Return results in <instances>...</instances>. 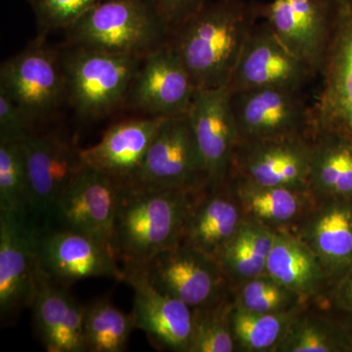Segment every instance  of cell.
I'll return each mask as SVG.
<instances>
[{
  "mask_svg": "<svg viewBox=\"0 0 352 352\" xmlns=\"http://www.w3.org/2000/svg\"><path fill=\"white\" fill-rule=\"evenodd\" d=\"M0 89L23 109L32 122L46 117L67 96L60 57L43 43L32 44L1 65Z\"/></svg>",
  "mask_w": 352,
  "mask_h": 352,
  "instance_id": "obj_12",
  "label": "cell"
},
{
  "mask_svg": "<svg viewBox=\"0 0 352 352\" xmlns=\"http://www.w3.org/2000/svg\"><path fill=\"white\" fill-rule=\"evenodd\" d=\"M308 187L315 198L352 197V138L315 126Z\"/></svg>",
  "mask_w": 352,
  "mask_h": 352,
  "instance_id": "obj_23",
  "label": "cell"
},
{
  "mask_svg": "<svg viewBox=\"0 0 352 352\" xmlns=\"http://www.w3.org/2000/svg\"><path fill=\"white\" fill-rule=\"evenodd\" d=\"M265 273L302 302L320 291L327 274L316 254L300 238L281 231L276 232Z\"/></svg>",
  "mask_w": 352,
  "mask_h": 352,
  "instance_id": "obj_25",
  "label": "cell"
},
{
  "mask_svg": "<svg viewBox=\"0 0 352 352\" xmlns=\"http://www.w3.org/2000/svg\"><path fill=\"white\" fill-rule=\"evenodd\" d=\"M124 272V282L133 289L134 327L143 331L157 349L189 352L193 308L155 288L143 268Z\"/></svg>",
  "mask_w": 352,
  "mask_h": 352,
  "instance_id": "obj_19",
  "label": "cell"
},
{
  "mask_svg": "<svg viewBox=\"0 0 352 352\" xmlns=\"http://www.w3.org/2000/svg\"><path fill=\"white\" fill-rule=\"evenodd\" d=\"M234 300L229 295L219 302L193 309V329L189 352L236 351L231 327Z\"/></svg>",
  "mask_w": 352,
  "mask_h": 352,
  "instance_id": "obj_30",
  "label": "cell"
},
{
  "mask_svg": "<svg viewBox=\"0 0 352 352\" xmlns=\"http://www.w3.org/2000/svg\"><path fill=\"white\" fill-rule=\"evenodd\" d=\"M38 261L44 274L62 286L91 278L124 281V270L107 248L68 229H38Z\"/></svg>",
  "mask_w": 352,
  "mask_h": 352,
  "instance_id": "obj_17",
  "label": "cell"
},
{
  "mask_svg": "<svg viewBox=\"0 0 352 352\" xmlns=\"http://www.w3.org/2000/svg\"><path fill=\"white\" fill-rule=\"evenodd\" d=\"M24 154L32 217H53L59 199L85 166L80 150L57 134H34L21 142Z\"/></svg>",
  "mask_w": 352,
  "mask_h": 352,
  "instance_id": "obj_14",
  "label": "cell"
},
{
  "mask_svg": "<svg viewBox=\"0 0 352 352\" xmlns=\"http://www.w3.org/2000/svg\"><path fill=\"white\" fill-rule=\"evenodd\" d=\"M347 340V344H349V349H352V321L349 323V327L344 331Z\"/></svg>",
  "mask_w": 352,
  "mask_h": 352,
  "instance_id": "obj_38",
  "label": "cell"
},
{
  "mask_svg": "<svg viewBox=\"0 0 352 352\" xmlns=\"http://www.w3.org/2000/svg\"><path fill=\"white\" fill-rule=\"evenodd\" d=\"M38 228L31 217L0 212V317L12 324L38 292Z\"/></svg>",
  "mask_w": 352,
  "mask_h": 352,
  "instance_id": "obj_6",
  "label": "cell"
},
{
  "mask_svg": "<svg viewBox=\"0 0 352 352\" xmlns=\"http://www.w3.org/2000/svg\"><path fill=\"white\" fill-rule=\"evenodd\" d=\"M122 186L147 189L208 188L207 171L188 113L164 118L138 173Z\"/></svg>",
  "mask_w": 352,
  "mask_h": 352,
  "instance_id": "obj_5",
  "label": "cell"
},
{
  "mask_svg": "<svg viewBox=\"0 0 352 352\" xmlns=\"http://www.w3.org/2000/svg\"><path fill=\"white\" fill-rule=\"evenodd\" d=\"M300 239L316 254L326 273L352 263V208L333 203L310 212Z\"/></svg>",
  "mask_w": 352,
  "mask_h": 352,
  "instance_id": "obj_24",
  "label": "cell"
},
{
  "mask_svg": "<svg viewBox=\"0 0 352 352\" xmlns=\"http://www.w3.org/2000/svg\"><path fill=\"white\" fill-rule=\"evenodd\" d=\"M133 330L131 314H126L108 298H98L85 305L83 332L87 351H126Z\"/></svg>",
  "mask_w": 352,
  "mask_h": 352,
  "instance_id": "obj_28",
  "label": "cell"
},
{
  "mask_svg": "<svg viewBox=\"0 0 352 352\" xmlns=\"http://www.w3.org/2000/svg\"><path fill=\"white\" fill-rule=\"evenodd\" d=\"M226 182L239 200L245 217L272 230L305 215L311 207L310 198H315L310 190L258 186L234 177L227 178Z\"/></svg>",
  "mask_w": 352,
  "mask_h": 352,
  "instance_id": "obj_26",
  "label": "cell"
},
{
  "mask_svg": "<svg viewBox=\"0 0 352 352\" xmlns=\"http://www.w3.org/2000/svg\"><path fill=\"white\" fill-rule=\"evenodd\" d=\"M163 117L124 120L113 124L96 144L80 150L85 166L126 185L138 173Z\"/></svg>",
  "mask_w": 352,
  "mask_h": 352,
  "instance_id": "obj_20",
  "label": "cell"
},
{
  "mask_svg": "<svg viewBox=\"0 0 352 352\" xmlns=\"http://www.w3.org/2000/svg\"><path fill=\"white\" fill-rule=\"evenodd\" d=\"M336 300L340 307L352 312V268L340 282Z\"/></svg>",
  "mask_w": 352,
  "mask_h": 352,
  "instance_id": "obj_37",
  "label": "cell"
},
{
  "mask_svg": "<svg viewBox=\"0 0 352 352\" xmlns=\"http://www.w3.org/2000/svg\"><path fill=\"white\" fill-rule=\"evenodd\" d=\"M196 90L168 43L143 58L124 104L152 117L187 115Z\"/></svg>",
  "mask_w": 352,
  "mask_h": 352,
  "instance_id": "obj_16",
  "label": "cell"
},
{
  "mask_svg": "<svg viewBox=\"0 0 352 352\" xmlns=\"http://www.w3.org/2000/svg\"><path fill=\"white\" fill-rule=\"evenodd\" d=\"M244 219L240 201L228 183L208 187L190 215L182 243L217 259Z\"/></svg>",
  "mask_w": 352,
  "mask_h": 352,
  "instance_id": "obj_22",
  "label": "cell"
},
{
  "mask_svg": "<svg viewBox=\"0 0 352 352\" xmlns=\"http://www.w3.org/2000/svg\"><path fill=\"white\" fill-rule=\"evenodd\" d=\"M103 0H31L38 24L46 31L68 29Z\"/></svg>",
  "mask_w": 352,
  "mask_h": 352,
  "instance_id": "obj_34",
  "label": "cell"
},
{
  "mask_svg": "<svg viewBox=\"0 0 352 352\" xmlns=\"http://www.w3.org/2000/svg\"><path fill=\"white\" fill-rule=\"evenodd\" d=\"M258 19V2L210 0L173 31L170 44L197 89L228 87L245 41Z\"/></svg>",
  "mask_w": 352,
  "mask_h": 352,
  "instance_id": "obj_1",
  "label": "cell"
},
{
  "mask_svg": "<svg viewBox=\"0 0 352 352\" xmlns=\"http://www.w3.org/2000/svg\"><path fill=\"white\" fill-rule=\"evenodd\" d=\"M231 103L239 141L314 134V107L305 101L303 90L263 87L231 91Z\"/></svg>",
  "mask_w": 352,
  "mask_h": 352,
  "instance_id": "obj_7",
  "label": "cell"
},
{
  "mask_svg": "<svg viewBox=\"0 0 352 352\" xmlns=\"http://www.w3.org/2000/svg\"><path fill=\"white\" fill-rule=\"evenodd\" d=\"M119 189L112 178L85 166L58 201L53 217L61 228L97 241L116 256L113 227Z\"/></svg>",
  "mask_w": 352,
  "mask_h": 352,
  "instance_id": "obj_13",
  "label": "cell"
},
{
  "mask_svg": "<svg viewBox=\"0 0 352 352\" xmlns=\"http://www.w3.org/2000/svg\"><path fill=\"white\" fill-rule=\"evenodd\" d=\"M315 126L352 138V0H335Z\"/></svg>",
  "mask_w": 352,
  "mask_h": 352,
  "instance_id": "obj_10",
  "label": "cell"
},
{
  "mask_svg": "<svg viewBox=\"0 0 352 352\" xmlns=\"http://www.w3.org/2000/svg\"><path fill=\"white\" fill-rule=\"evenodd\" d=\"M173 31L195 15L210 0H147Z\"/></svg>",
  "mask_w": 352,
  "mask_h": 352,
  "instance_id": "obj_36",
  "label": "cell"
},
{
  "mask_svg": "<svg viewBox=\"0 0 352 352\" xmlns=\"http://www.w3.org/2000/svg\"><path fill=\"white\" fill-rule=\"evenodd\" d=\"M205 189L120 186L113 249L122 270L144 268L157 254L180 244Z\"/></svg>",
  "mask_w": 352,
  "mask_h": 352,
  "instance_id": "obj_2",
  "label": "cell"
},
{
  "mask_svg": "<svg viewBox=\"0 0 352 352\" xmlns=\"http://www.w3.org/2000/svg\"><path fill=\"white\" fill-rule=\"evenodd\" d=\"M32 122L23 109L0 89V142H22L32 133Z\"/></svg>",
  "mask_w": 352,
  "mask_h": 352,
  "instance_id": "obj_35",
  "label": "cell"
},
{
  "mask_svg": "<svg viewBox=\"0 0 352 352\" xmlns=\"http://www.w3.org/2000/svg\"><path fill=\"white\" fill-rule=\"evenodd\" d=\"M315 76L261 21L245 41L228 87L232 92L263 87L303 90Z\"/></svg>",
  "mask_w": 352,
  "mask_h": 352,
  "instance_id": "obj_15",
  "label": "cell"
},
{
  "mask_svg": "<svg viewBox=\"0 0 352 352\" xmlns=\"http://www.w3.org/2000/svg\"><path fill=\"white\" fill-rule=\"evenodd\" d=\"M312 135L241 140L228 177L267 187L309 190Z\"/></svg>",
  "mask_w": 352,
  "mask_h": 352,
  "instance_id": "obj_9",
  "label": "cell"
},
{
  "mask_svg": "<svg viewBox=\"0 0 352 352\" xmlns=\"http://www.w3.org/2000/svg\"><path fill=\"white\" fill-rule=\"evenodd\" d=\"M188 116L207 171L208 187L223 185L239 143L230 89H197Z\"/></svg>",
  "mask_w": 352,
  "mask_h": 352,
  "instance_id": "obj_18",
  "label": "cell"
},
{
  "mask_svg": "<svg viewBox=\"0 0 352 352\" xmlns=\"http://www.w3.org/2000/svg\"><path fill=\"white\" fill-rule=\"evenodd\" d=\"M298 308L279 314H258L236 307L231 312V327L236 349L251 352L276 351L288 333Z\"/></svg>",
  "mask_w": 352,
  "mask_h": 352,
  "instance_id": "obj_29",
  "label": "cell"
},
{
  "mask_svg": "<svg viewBox=\"0 0 352 352\" xmlns=\"http://www.w3.org/2000/svg\"><path fill=\"white\" fill-rule=\"evenodd\" d=\"M344 349H349L344 331L319 315L298 312L276 351L337 352Z\"/></svg>",
  "mask_w": 352,
  "mask_h": 352,
  "instance_id": "obj_31",
  "label": "cell"
},
{
  "mask_svg": "<svg viewBox=\"0 0 352 352\" xmlns=\"http://www.w3.org/2000/svg\"><path fill=\"white\" fill-rule=\"evenodd\" d=\"M0 212L32 217L29 179L21 142H0Z\"/></svg>",
  "mask_w": 352,
  "mask_h": 352,
  "instance_id": "obj_32",
  "label": "cell"
},
{
  "mask_svg": "<svg viewBox=\"0 0 352 352\" xmlns=\"http://www.w3.org/2000/svg\"><path fill=\"white\" fill-rule=\"evenodd\" d=\"M59 57L69 101L89 119L105 117L126 103L143 60L75 45Z\"/></svg>",
  "mask_w": 352,
  "mask_h": 352,
  "instance_id": "obj_4",
  "label": "cell"
},
{
  "mask_svg": "<svg viewBox=\"0 0 352 352\" xmlns=\"http://www.w3.org/2000/svg\"><path fill=\"white\" fill-rule=\"evenodd\" d=\"M143 270L155 288L193 309L230 294L231 285L217 259L183 243L157 254Z\"/></svg>",
  "mask_w": 352,
  "mask_h": 352,
  "instance_id": "obj_8",
  "label": "cell"
},
{
  "mask_svg": "<svg viewBox=\"0 0 352 352\" xmlns=\"http://www.w3.org/2000/svg\"><path fill=\"white\" fill-rule=\"evenodd\" d=\"M275 237L276 232L270 227L245 217L237 232L217 256L231 286H240L265 273Z\"/></svg>",
  "mask_w": 352,
  "mask_h": 352,
  "instance_id": "obj_27",
  "label": "cell"
},
{
  "mask_svg": "<svg viewBox=\"0 0 352 352\" xmlns=\"http://www.w3.org/2000/svg\"><path fill=\"white\" fill-rule=\"evenodd\" d=\"M300 296L285 288L270 275L264 274L238 286L234 298L236 307L258 314H279L296 309Z\"/></svg>",
  "mask_w": 352,
  "mask_h": 352,
  "instance_id": "obj_33",
  "label": "cell"
},
{
  "mask_svg": "<svg viewBox=\"0 0 352 352\" xmlns=\"http://www.w3.org/2000/svg\"><path fill=\"white\" fill-rule=\"evenodd\" d=\"M36 333L48 352H85V305L65 286L46 276L38 266V292L34 298Z\"/></svg>",
  "mask_w": 352,
  "mask_h": 352,
  "instance_id": "obj_21",
  "label": "cell"
},
{
  "mask_svg": "<svg viewBox=\"0 0 352 352\" xmlns=\"http://www.w3.org/2000/svg\"><path fill=\"white\" fill-rule=\"evenodd\" d=\"M335 0H270L259 3L267 23L292 53L320 76L325 63Z\"/></svg>",
  "mask_w": 352,
  "mask_h": 352,
  "instance_id": "obj_11",
  "label": "cell"
},
{
  "mask_svg": "<svg viewBox=\"0 0 352 352\" xmlns=\"http://www.w3.org/2000/svg\"><path fill=\"white\" fill-rule=\"evenodd\" d=\"M65 31L71 45L142 59L173 34L147 0H103Z\"/></svg>",
  "mask_w": 352,
  "mask_h": 352,
  "instance_id": "obj_3",
  "label": "cell"
}]
</instances>
